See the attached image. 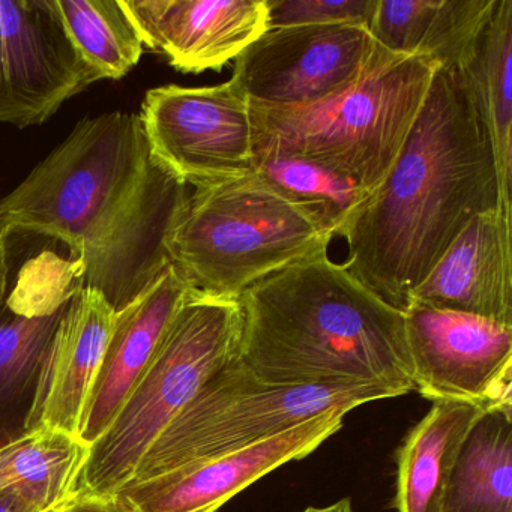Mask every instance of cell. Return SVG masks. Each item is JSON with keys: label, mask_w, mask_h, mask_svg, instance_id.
Instances as JSON below:
<instances>
[{"label": "cell", "mask_w": 512, "mask_h": 512, "mask_svg": "<svg viewBox=\"0 0 512 512\" xmlns=\"http://www.w3.org/2000/svg\"><path fill=\"white\" fill-rule=\"evenodd\" d=\"M187 187L152 157L139 115L85 118L0 200V239L62 242L76 257L80 289L98 290L121 311L170 265L166 242Z\"/></svg>", "instance_id": "6da1fadb"}, {"label": "cell", "mask_w": 512, "mask_h": 512, "mask_svg": "<svg viewBox=\"0 0 512 512\" xmlns=\"http://www.w3.org/2000/svg\"><path fill=\"white\" fill-rule=\"evenodd\" d=\"M500 206L478 104L460 71L439 68L391 173L341 235L349 247L344 266L404 313L467 224Z\"/></svg>", "instance_id": "7a4b0ae2"}, {"label": "cell", "mask_w": 512, "mask_h": 512, "mask_svg": "<svg viewBox=\"0 0 512 512\" xmlns=\"http://www.w3.org/2000/svg\"><path fill=\"white\" fill-rule=\"evenodd\" d=\"M239 302L236 361L260 382L415 391L403 311L328 253L263 278Z\"/></svg>", "instance_id": "3957f363"}, {"label": "cell", "mask_w": 512, "mask_h": 512, "mask_svg": "<svg viewBox=\"0 0 512 512\" xmlns=\"http://www.w3.org/2000/svg\"><path fill=\"white\" fill-rule=\"evenodd\" d=\"M334 238L314 209L254 172L194 187L166 250L194 289L239 298L263 278L328 253Z\"/></svg>", "instance_id": "277c9868"}, {"label": "cell", "mask_w": 512, "mask_h": 512, "mask_svg": "<svg viewBox=\"0 0 512 512\" xmlns=\"http://www.w3.org/2000/svg\"><path fill=\"white\" fill-rule=\"evenodd\" d=\"M437 70L422 56L386 53L352 88L322 103L251 106L254 154L313 161L373 194L400 157Z\"/></svg>", "instance_id": "5b68a950"}, {"label": "cell", "mask_w": 512, "mask_h": 512, "mask_svg": "<svg viewBox=\"0 0 512 512\" xmlns=\"http://www.w3.org/2000/svg\"><path fill=\"white\" fill-rule=\"evenodd\" d=\"M239 298L194 289L106 433L89 446L76 496L115 497L206 380L238 356Z\"/></svg>", "instance_id": "8992f818"}, {"label": "cell", "mask_w": 512, "mask_h": 512, "mask_svg": "<svg viewBox=\"0 0 512 512\" xmlns=\"http://www.w3.org/2000/svg\"><path fill=\"white\" fill-rule=\"evenodd\" d=\"M394 397L389 389L371 385H268L233 359L212 374L164 428L130 484L241 451L329 410L350 412L362 404Z\"/></svg>", "instance_id": "52a82bcc"}, {"label": "cell", "mask_w": 512, "mask_h": 512, "mask_svg": "<svg viewBox=\"0 0 512 512\" xmlns=\"http://www.w3.org/2000/svg\"><path fill=\"white\" fill-rule=\"evenodd\" d=\"M139 118L152 157L184 184L199 187L256 172L251 104L232 80L149 89Z\"/></svg>", "instance_id": "ba28073f"}, {"label": "cell", "mask_w": 512, "mask_h": 512, "mask_svg": "<svg viewBox=\"0 0 512 512\" xmlns=\"http://www.w3.org/2000/svg\"><path fill=\"white\" fill-rule=\"evenodd\" d=\"M386 53L361 25L268 29L235 59L230 80L251 106H311L352 88Z\"/></svg>", "instance_id": "9c48e42d"}, {"label": "cell", "mask_w": 512, "mask_h": 512, "mask_svg": "<svg viewBox=\"0 0 512 512\" xmlns=\"http://www.w3.org/2000/svg\"><path fill=\"white\" fill-rule=\"evenodd\" d=\"M404 316L413 385L422 397L512 406V326L421 304Z\"/></svg>", "instance_id": "30bf717a"}, {"label": "cell", "mask_w": 512, "mask_h": 512, "mask_svg": "<svg viewBox=\"0 0 512 512\" xmlns=\"http://www.w3.org/2000/svg\"><path fill=\"white\" fill-rule=\"evenodd\" d=\"M97 82L56 0H0V124H44Z\"/></svg>", "instance_id": "8fae6325"}, {"label": "cell", "mask_w": 512, "mask_h": 512, "mask_svg": "<svg viewBox=\"0 0 512 512\" xmlns=\"http://www.w3.org/2000/svg\"><path fill=\"white\" fill-rule=\"evenodd\" d=\"M346 409L329 410L271 439L122 488L127 512H217L283 464L313 454L341 427Z\"/></svg>", "instance_id": "7c38bea8"}, {"label": "cell", "mask_w": 512, "mask_h": 512, "mask_svg": "<svg viewBox=\"0 0 512 512\" xmlns=\"http://www.w3.org/2000/svg\"><path fill=\"white\" fill-rule=\"evenodd\" d=\"M145 49L182 74L221 71L268 31L266 0H124Z\"/></svg>", "instance_id": "4fadbf2b"}, {"label": "cell", "mask_w": 512, "mask_h": 512, "mask_svg": "<svg viewBox=\"0 0 512 512\" xmlns=\"http://www.w3.org/2000/svg\"><path fill=\"white\" fill-rule=\"evenodd\" d=\"M118 311L98 290L71 296L47 347L26 431L56 430L80 439L83 415Z\"/></svg>", "instance_id": "5bb4252c"}, {"label": "cell", "mask_w": 512, "mask_h": 512, "mask_svg": "<svg viewBox=\"0 0 512 512\" xmlns=\"http://www.w3.org/2000/svg\"><path fill=\"white\" fill-rule=\"evenodd\" d=\"M511 221L512 212L502 206L476 215L413 290L409 305L458 311L512 326Z\"/></svg>", "instance_id": "9a60e30c"}, {"label": "cell", "mask_w": 512, "mask_h": 512, "mask_svg": "<svg viewBox=\"0 0 512 512\" xmlns=\"http://www.w3.org/2000/svg\"><path fill=\"white\" fill-rule=\"evenodd\" d=\"M193 292V284L170 263L139 298L118 311L83 415L79 436L83 443L91 446L97 442L115 421L167 329Z\"/></svg>", "instance_id": "2e32d148"}, {"label": "cell", "mask_w": 512, "mask_h": 512, "mask_svg": "<svg viewBox=\"0 0 512 512\" xmlns=\"http://www.w3.org/2000/svg\"><path fill=\"white\" fill-rule=\"evenodd\" d=\"M485 409L433 401L397 451V512H440L461 448Z\"/></svg>", "instance_id": "e0dca14e"}, {"label": "cell", "mask_w": 512, "mask_h": 512, "mask_svg": "<svg viewBox=\"0 0 512 512\" xmlns=\"http://www.w3.org/2000/svg\"><path fill=\"white\" fill-rule=\"evenodd\" d=\"M512 0H497L481 34L460 68L484 119L502 206L512 211Z\"/></svg>", "instance_id": "ac0fdd59"}, {"label": "cell", "mask_w": 512, "mask_h": 512, "mask_svg": "<svg viewBox=\"0 0 512 512\" xmlns=\"http://www.w3.org/2000/svg\"><path fill=\"white\" fill-rule=\"evenodd\" d=\"M440 512H512V406L490 407L479 416Z\"/></svg>", "instance_id": "d6986e66"}, {"label": "cell", "mask_w": 512, "mask_h": 512, "mask_svg": "<svg viewBox=\"0 0 512 512\" xmlns=\"http://www.w3.org/2000/svg\"><path fill=\"white\" fill-rule=\"evenodd\" d=\"M67 304L40 317L14 313L7 304L0 311V446L28 433L41 364Z\"/></svg>", "instance_id": "ffe728a7"}, {"label": "cell", "mask_w": 512, "mask_h": 512, "mask_svg": "<svg viewBox=\"0 0 512 512\" xmlns=\"http://www.w3.org/2000/svg\"><path fill=\"white\" fill-rule=\"evenodd\" d=\"M89 446L56 430H37L0 446V493L20 491L46 511L76 493Z\"/></svg>", "instance_id": "44dd1931"}, {"label": "cell", "mask_w": 512, "mask_h": 512, "mask_svg": "<svg viewBox=\"0 0 512 512\" xmlns=\"http://www.w3.org/2000/svg\"><path fill=\"white\" fill-rule=\"evenodd\" d=\"M68 37L101 80H121L145 52L124 0H56Z\"/></svg>", "instance_id": "7402d4cb"}, {"label": "cell", "mask_w": 512, "mask_h": 512, "mask_svg": "<svg viewBox=\"0 0 512 512\" xmlns=\"http://www.w3.org/2000/svg\"><path fill=\"white\" fill-rule=\"evenodd\" d=\"M256 172L296 202L314 209L335 236L343 235L371 196L352 179L301 158L260 155Z\"/></svg>", "instance_id": "603a6c76"}, {"label": "cell", "mask_w": 512, "mask_h": 512, "mask_svg": "<svg viewBox=\"0 0 512 512\" xmlns=\"http://www.w3.org/2000/svg\"><path fill=\"white\" fill-rule=\"evenodd\" d=\"M439 0H377L371 37L395 56H418Z\"/></svg>", "instance_id": "cb8c5ba5"}, {"label": "cell", "mask_w": 512, "mask_h": 512, "mask_svg": "<svg viewBox=\"0 0 512 512\" xmlns=\"http://www.w3.org/2000/svg\"><path fill=\"white\" fill-rule=\"evenodd\" d=\"M268 29L302 25H361L370 29L377 0H266Z\"/></svg>", "instance_id": "d4e9b609"}, {"label": "cell", "mask_w": 512, "mask_h": 512, "mask_svg": "<svg viewBox=\"0 0 512 512\" xmlns=\"http://www.w3.org/2000/svg\"><path fill=\"white\" fill-rule=\"evenodd\" d=\"M47 512H127L116 497H83L74 494Z\"/></svg>", "instance_id": "484cf974"}, {"label": "cell", "mask_w": 512, "mask_h": 512, "mask_svg": "<svg viewBox=\"0 0 512 512\" xmlns=\"http://www.w3.org/2000/svg\"><path fill=\"white\" fill-rule=\"evenodd\" d=\"M0 512H47L40 503L20 491L0 493Z\"/></svg>", "instance_id": "4316f807"}, {"label": "cell", "mask_w": 512, "mask_h": 512, "mask_svg": "<svg viewBox=\"0 0 512 512\" xmlns=\"http://www.w3.org/2000/svg\"><path fill=\"white\" fill-rule=\"evenodd\" d=\"M8 274H10V265H8L7 239H0V311H2L5 305Z\"/></svg>", "instance_id": "83f0119b"}, {"label": "cell", "mask_w": 512, "mask_h": 512, "mask_svg": "<svg viewBox=\"0 0 512 512\" xmlns=\"http://www.w3.org/2000/svg\"><path fill=\"white\" fill-rule=\"evenodd\" d=\"M302 512H353L352 502L350 499H341L338 502L332 503L328 506H310V508L304 509Z\"/></svg>", "instance_id": "f1b7e54d"}]
</instances>
